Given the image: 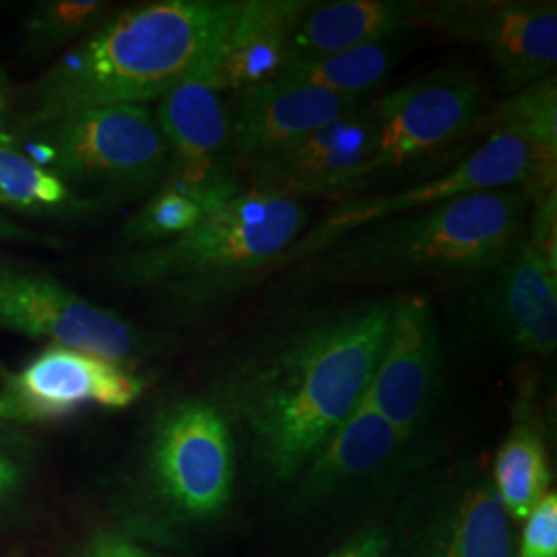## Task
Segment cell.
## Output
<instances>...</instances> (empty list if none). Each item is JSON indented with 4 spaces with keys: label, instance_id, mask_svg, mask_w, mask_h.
I'll return each instance as SVG.
<instances>
[{
    "label": "cell",
    "instance_id": "obj_1",
    "mask_svg": "<svg viewBox=\"0 0 557 557\" xmlns=\"http://www.w3.org/2000/svg\"><path fill=\"white\" fill-rule=\"evenodd\" d=\"M393 299L331 308L287 324L232 361L213 393L248 440L260 478L287 487L366 397Z\"/></svg>",
    "mask_w": 557,
    "mask_h": 557
},
{
    "label": "cell",
    "instance_id": "obj_2",
    "mask_svg": "<svg viewBox=\"0 0 557 557\" xmlns=\"http://www.w3.org/2000/svg\"><path fill=\"white\" fill-rule=\"evenodd\" d=\"M239 0H158L110 15L40 77L17 89L11 137L66 114L147 106L199 77Z\"/></svg>",
    "mask_w": 557,
    "mask_h": 557
},
{
    "label": "cell",
    "instance_id": "obj_3",
    "mask_svg": "<svg viewBox=\"0 0 557 557\" xmlns=\"http://www.w3.org/2000/svg\"><path fill=\"white\" fill-rule=\"evenodd\" d=\"M531 199L518 186L481 190L361 227L296 267L292 287L471 283L527 234Z\"/></svg>",
    "mask_w": 557,
    "mask_h": 557
},
{
    "label": "cell",
    "instance_id": "obj_4",
    "mask_svg": "<svg viewBox=\"0 0 557 557\" xmlns=\"http://www.w3.org/2000/svg\"><path fill=\"white\" fill-rule=\"evenodd\" d=\"M308 221L301 200L244 193L178 238L122 255L110 273L160 298L176 319H202L267 277Z\"/></svg>",
    "mask_w": 557,
    "mask_h": 557
},
{
    "label": "cell",
    "instance_id": "obj_5",
    "mask_svg": "<svg viewBox=\"0 0 557 557\" xmlns=\"http://www.w3.org/2000/svg\"><path fill=\"white\" fill-rule=\"evenodd\" d=\"M98 211L160 188L168 147L147 106L89 108L15 137Z\"/></svg>",
    "mask_w": 557,
    "mask_h": 557
},
{
    "label": "cell",
    "instance_id": "obj_6",
    "mask_svg": "<svg viewBox=\"0 0 557 557\" xmlns=\"http://www.w3.org/2000/svg\"><path fill=\"white\" fill-rule=\"evenodd\" d=\"M236 475L234 428L215 398H178L156 416L145 483L172 522L190 529L220 522L232 506Z\"/></svg>",
    "mask_w": 557,
    "mask_h": 557
},
{
    "label": "cell",
    "instance_id": "obj_7",
    "mask_svg": "<svg viewBox=\"0 0 557 557\" xmlns=\"http://www.w3.org/2000/svg\"><path fill=\"white\" fill-rule=\"evenodd\" d=\"M535 182V158L529 145L512 133H492L467 158L458 160L446 172L416 182L403 190L366 195L338 202L314 225L296 239V244L275 262L271 273L296 269L317 259L326 248L351 236L361 227L379 221L434 207L462 195L518 186L524 193Z\"/></svg>",
    "mask_w": 557,
    "mask_h": 557
},
{
    "label": "cell",
    "instance_id": "obj_8",
    "mask_svg": "<svg viewBox=\"0 0 557 557\" xmlns=\"http://www.w3.org/2000/svg\"><path fill=\"white\" fill-rule=\"evenodd\" d=\"M0 331L46 338L135 368L163 349L165 337L135 326L60 278L0 250Z\"/></svg>",
    "mask_w": 557,
    "mask_h": 557
},
{
    "label": "cell",
    "instance_id": "obj_9",
    "mask_svg": "<svg viewBox=\"0 0 557 557\" xmlns=\"http://www.w3.org/2000/svg\"><path fill=\"white\" fill-rule=\"evenodd\" d=\"M388 527L386 557H515L517 524L485 471L446 467L423 479Z\"/></svg>",
    "mask_w": 557,
    "mask_h": 557
},
{
    "label": "cell",
    "instance_id": "obj_10",
    "mask_svg": "<svg viewBox=\"0 0 557 557\" xmlns=\"http://www.w3.org/2000/svg\"><path fill=\"white\" fill-rule=\"evenodd\" d=\"M485 89L473 71L440 69L372 101L379 137L372 158L345 197L370 180L438 156L455 140L473 135L483 114Z\"/></svg>",
    "mask_w": 557,
    "mask_h": 557
},
{
    "label": "cell",
    "instance_id": "obj_11",
    "mask_svg": "<svg viewBox=\"0 0 557 557\" xmlns=\"http://www.w3.org/2000/svg\"><path fill=\"white\" fill-rule=\"evenodd\" d=\"M444 397V347L432 304L421 294L395 296L363 403L405 438L436 448Z\"/></svg>",
    "mask_w": 557,
    "mask_h": 557
},
{
    "label": "cell",
    "instance_id": "obj_12",
    "mask_svg": "<svg viewBox=\"0 0 557 557\" xmlns=\"http://www.w3.org/2000/svg\"><path fill=\"white\" fill-rule=\"evenodd\" d=\"M409 27H428L481 48L508 94L556 75L554 0H438L421 2Z\"/></svg>",
    "mask_w": 557,
    "mask_h": 557
},
{
    "label": "cell",
    "instance_id": "obj_13",
    "mask_svg": "<svg viewBox=\"0 0 557 557\" xmlns=\"http://www.w3.org/2000/svg\"><path fill=\"white\" fill-rule=\"evenodd\" d=\"M462 324L471 337L515 356L549 358L557 347V273L524 238L467 283Z\"/></svg>",
    "mask_w": 557,
    "mask_h": 557
},
{
    "label": "cell",
    "instance_id": "obj_14",
    "mask_svg": "<svg viewBox=\"0 0 557 557\" xmlns=\"http://www.w3.org/2000/svg\"><path fill=\"white\" fill-rule=\"evenodd\" d=\"M434 455L436 448L405 438L361 400L285 487L287 504L296 512L319 510L419 471Z\"/></svg>",
    "mask_w": 557,
    "mask_h": 557
},
{
    "label": "cell",
    "instance_id": "obj_15",
    "mask_svg": "<svg viewBox=\"0 0 557 557\" xmlns=\"http://www.w3.org/2000/svg\"><path fill=\"white\" fill-rule=\"evenodd\" d=\"M0 380V419L21 423H57L87 409L120 411L145 393L133 368L62 345L44 347Z\"/></svg>",
    "mask_w": 557,
    "mask_h": 557
},
{
    "label": "cell",
    "instance_id": "obj_16",
    "mask_svg": "<svg viewBox=\"0 0 557 557\" xmlns=\"http://www.w3.org/2000/svg\"><path fill=\"white\" fill-rule=\"evenodd\" d=\"M168 147L160 186L180 190L211 213L246 193L230 145L227 106L200 77L180 83L153 110Z\"/></svg>",
    "mask_w": 557,
    "mask_h": 557
},
{
    "label": "cell",
    "instance_id": "obj_17",
    "mask_svg": "<svg viewBox=\"0 0 557 557\" xmlns=\"http://www.w3.org/2000/svg\"><path fill=\"white\" fill-rule=\"evenodd\" d=\"M376 137L379 124L370 101L244 168V188L281 199L345 197L372 158Z\"/></svg>",
    "mask_w": 557,
    "mask_h": 557
},
{
    "label": "cell",
    "instance_id": "obj_18",
    "mask_svg": "<svg viewBox=\"0 0 557 557\" xmlns=\"http://www.w3.org/2000/svg\"><path fill=\"white\" fill-rule=\"evenodd\" d=\"M230 145L242 172L320 126L368 103L294 81L271 79L230 94Z\"/></svg>",
    "mask_w": 557,
    "mask_h": 557
},
{
    "label": "cell",
    "instance_id": "obj_19",
    "mask_svg": "<svg viewBox=\"0 0 557 557\" xmlns=\"http://www.w3.org/2000/svg\"><path fill=\"white\" fill-rule=\"evenodd\" d=\"M308 4L310 0H239L200 79L221 96L275 79L285 66L289 36Z\"/></svg>",
    "mask_w": 557,
    "mask_h": 557
},
{
    "label": "cell",
    "instance_id": "obj_20",
    "mask_svg": "<svg viewBox=\"0 0 557 557\" xmlns=\"http://www.w3.org/2000/svg\"><path fill=\"white\" fill-rule=\"evenodd\" d=\"M421 0H331L310 2L287 41L285 66L333 57L397 36L418 13Z\"/></svg>",
    "mask_w": 557,
    "mask_h": 557
},
{
    "label": "cell",
    "instance_id": "obj_21",
    "mask_svg": "<svg viewBox=\"0 0 557 557\" xmlns=\"http://www.w3.org/2000/svg\"><path fill=\"white\" fill-rule=\"evenodd\" d=\"M504 512L520 527L552 490V462L535 400L522 397L487 473Z\"/></svg>",
    "mask_w": 557,
    "mask_h": 557
},
{
    "label": "cell",
    "instance_id": "obj_22",
    "mask_svg": "<svg viewBox=\"0 0 557 557\" xmlns=\"http://www.w3.org/2000/svg\"><path fill=\"white\" fill-rule=\"evenodd\" d=\"M512 133L529 145L535 158V182L527 197L531 200L556 193L557 182V77L537 81L494 110L483 112L473 135Z\"/></svg>",
    "mask_w": 557,
    "mask_h": 557
},
{
    "label": "cell",
    "instance_id": "obj_23",
    "mask_svg": "<svg viewBox=\"0 0 557 557\" xmlns=\"http://www.w3.org/2000/svg\"><path fill=\"white\" fill-rule=\"evenodd\" d=\"M0 211L32 220H73L98 209L34 160L11 135H0Z\"/></svg>",
    "mask_w": 557,
    "mask_h": 557
},
{
    "label": "cell",
    "instance_id": "obj_24",
    "mask_svg": "<svg viewBox=\"0 0 557 557\" xmlns=\"http://www.w3.org/2000/svg\"><path fill=\"white\" fill-rule=\"evenodd\" d=\"M397 36L333 57L287 64L278 71L275 79L304 83L337 96L368 100V96L379 89L380 83L391 75L393 66L397 64L400 57Z\"/></svg>",
    "mask_w": 557,
    "mask_h": 557
},
{
    "label": "cell",
    "instance_id": "obj_25",
    "mask_svg": "<svg viewBox=\"0 0 557 557\" xmlns=\"http://www.w3.org/2000/svg\"><path fill=\"white\" fill-rule=\"evenodd\" d=\"M110 17V4L101 0H46L25 20V41L34 52H48L85 38Z\"/></svg>",
    "mask_w": 557,
    "mask_h": 557
},
{
    "label": "cell",
    "instance_id": "obj_26",
    "mask_svg": "<svg viewBox=\"0 0 557 557\" xmlns=\"http://www.w3.org/2000/svg\"><path fill=\"white\" fill-rule=\"evenodd\" d=\"M209 211L200 205L199 200L160 186L156 193L149 195L147 202L133 213L126 221L122 236L126 244L137 248L156 246L168 239L178 238L199 225Z\"/></svg>",
    "mask_w": 557,
    "mask_h": 557
},
{
    "label": "cell",
    "instance_id": "obj_27",
    "mask_svg": "<svg viewBox=\"0 0 557 557\" xmlns=\"http://www.w3.org/2000/svg\"><path fill=\"white\" fill-rule=\"evenodd\" d=\"M515 557H557L556 492H549L522 520Z\"/></svg>",
    "mask_w": 557,
    "mask_h": 557
},
{
    "label": "cell",
    "instance_id": "obj_28",
    "mask_svg": "<svg viewBox=\"0 0 557 557\" xmlns=\"http://www.w3.org/2000/svg\"><path fill=\"white\" fill-rule=\"evenodd\" d=\"M527 238L545 264L557 273V190L531 200Z\"/></svg>",
    "mask_w": 557,
    "mask_h": 557
},
{
    "label": "cell",
    "instance_id": "obj_29",
    "mask_svg": "<svg viewBox=\"0 0 557 557\" xmlns=\"http://www.w3.org/2000/svg\"><path fill=\"white\" fill-rule=\"evenodd\" d=\"M79 557H168L135 535L101 529L83 545Z\"/></svg>",
    "mask_w": 557,
    "mask_h": 557
},
{
    "label": "cell",
    "instance_id": "obj_30",
    "mask_svg": "<svg viewBox=\"0 0 557 557\" xmlns=\"http://www.w3.org/2000/svg\"><path fill=\"white\" fill-rule=\"evenodd\" d=\"M388 554V524H366L351 533L324 557H386Z\"/></svg>",
    "mask_w": 557,
    "mask_h": 557
},
{
    "label": "cell",
    "instance_id": "obj_31",
    "mask_svg": "<svg viewBox=\"0 0 557 557\" xmlns=\"http://www.w3.org/2000/svg\"><path fill=\"white\" fill-rule=\"evenodd\" d=\"M0 244H27V246H46V248L60 246L59 238L32 230L27 225H21L4 211H0Z\"/></svg>",
    "mask_w": 557,
    "mask_h": 557
},
{
    "label": "cell",
    "instance_id": "obj_32",
    "mask_svg": "<svg viewBox=\"0 0 557 557\" xmlns=\"http://www.w3.org/2000/svg\"><path fill=\"white\" fill-rule=\"evenodd\" d=\"M23 471L20 462L0 446V506H4L20 490Z\"/></svg>",
    "mask_w": 557,
    "mask_h": 557
},
{
    "label": "cell",
    "instance_id": "obj_33",
    "mask_svg": "<svg viewBox=\"0 0 557 557\" xmlns=\"http://www.w3.org/2000/svg\"><path fill=\"white\" fill-rule=\"evenodd\" d=\"M17 108V87L11 83L4 69H0V135H9Z\"/></svg>",
    "mask_w": 557,
    "mask_h": 557
}]
</instances>
